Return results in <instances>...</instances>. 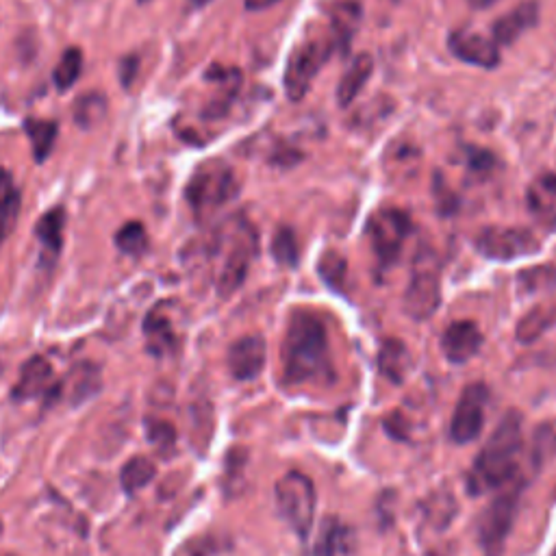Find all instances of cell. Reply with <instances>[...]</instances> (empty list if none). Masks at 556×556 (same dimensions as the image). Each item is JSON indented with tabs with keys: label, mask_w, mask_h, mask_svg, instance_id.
Listing matches in <instances>:
<instances>
[{
	"label": "cell",
	"mask_w": 556,
	"mask_h": 556,
	"mask_svg": "<svg viewBox=\"0 0 556 556\" xmlns=\"http://www.w3.org/2000/svg\"><path fill=\"white\" fill-rule=\"evenodd\" d=\"M331 370L328 333L318 313L298 309L287 322L283 339V376L289 385L318 381Z\"/></svg>",
	"instance_id": "obj_1"
},
{
	"label": "cell",
	"mask_w": 556,
	"mask_h": 556,
	"mask_svg": "<svg viewBox=\"0 0 556 556\" xmlns=\"http://www.w3.org/2000/svg\"><path fill=\"white\" fill-rule=\"evenodd\" d=\"M522 441V415L517 411L504 413L467 474V489L472 496L487 494V491L502 489L511 483L517 472V461H520Z\"/></svg>",
	"instance_id": "obj_2"
},
{
	"label": "cell",
	"mask_w": 556,
	"mask_h": 556,
	"mask_svg": "<svg viewBox=\"0 0 556 556\" xmlns=\"http://www.w3.org/2000/svg\"><path fill=\"white\" fill-rule=\"evenodd\" d=\"M239 183L233 168L220 159H209L194 170L185 187V200L198 222L216 216L237 196Z\"/></svg>",
	"instance_id": "obj_3"
},
{
	"label": "cell",
	"mask_w": 556,
	"mask_h": 556,
	"mask_svg": "<svg viewBox=\"0 0 556 556\" xmlns=\"http://www.w3.org/2000/svg\"><path fill=\"white\" fill-rule=\"evenodd\" d=\"M274 502L283 522L302 541H307L315 520V507H318L313 480L296 470L283 474L274 485Z\"/></svg>",
	"instance_id": "obj_4"
},
{
	"label": "cell",
	"mask_w": 556,
	"mask_h": 556,
	"mask_svg": "<svg viewBox=\"0 0 556 556\" xmlns=\"http://www.w3.org/2000/svg\"><path fill=\"white\" fill-rule=\"evenodd\" d=\"M333 46L335 44L331 35H309L292 50L283 79L289 100L298 103V100L309 94L315 77H318V72L331 57Z\"/></svg>",
	"instance_id": "obj_5"
},
{
	"label": "cell",
	"mask_w": 556,
	"mask_h": 556,
	"mask_svg": "<svg viewBox=\"0 0 556 556\" xmlns=\"http://www.w3.org/2000/svg\"><path fill=\"white\" fill-rule=\"evenodd\" d=\"M402 305L404 313L415 322H424L437 313L441 305V276L439 265L433 259V255L422 252V255L417 257Z\"/></svg>",
	"instance_id": "obj_6"
},
{
	"label": "cell",
	"mask_w": 556,
	"mask_h": 556,
	"mask_svg": "<svg viewBox=\"0 0 556 556\" xmlns=\"http://www.w3.org/2000/svg\"><path fill=\"white\" fill-rule=\"evenodd\" d=\"M522 485H515L500 491V494L489 502V507L478 517V539L487 556H500L504 543L513 528V520L520 504Z\"/></svg>",
	"instance_id": "obj_7"
},
{
	"label": "cell",
	"mask_w": 556,
	"mask_h": 556,
	"mask_svg": "<svg viewBox=\"0 0 556 556\" xmlns=\"http://www.w3.org/2000/svg\"><path fill=\"white\" fill-rule=\"evenodd\" d=\"M476 248L483 257L494 261H515L535 255L539 239L522 226H487L476 235Z\"/></svg>",
	"instance_id": "obj_8"
},
{
	"label": "cell",
	"mask_w": 556,
	"mask_h": 556,
	"mask_svg": "<svg viewBox=\"0 0 556 556\" xmlns=\"http://www.w3.org/2000/svg\"><path fill=\"white\" fill-rule=\"evenodd\" d=\"M257 252V233L248 222H242L233 233V242L226 252L224 263L218 274V294L231 298L244 285L250 263Z\"/></svg>",
	"instance_id": "obj_9"
},
{
	"label": "cell",
	"mask_w": 556,
	"mask_h": 556,
	"mask_svg": "<svg viewBox=\"0 0 556 556\" xmlns=\"http://www.w3.org/2000/svg\"><path fill=\"white\" fill-rule=\"evenodd\" d=\"M411 231V220L407 213L396 207H385L372 213L368 222V237L374 255L383 263H391L400 257L402 246Z\"/></svg>",
	"instance_id": "obj_10"
},
{
	"label": "cell",
	"mask_w": 556,
	"mask_h": 556,
	"mask_svg": "<svg viewBox=\"0 0 556 556\" xmlns=\"http://www.w3.org/2000/svg\"><path fill=\"white\" fill-rule=\"evenodd\" d=\"M487 402H489L487 385L472 383L463 389L450 422V437L457 441V444H470V441L478 439L480 433H483Z\"/></svg>",
	"instance_id": "obj_11"
},
{
	"label": "cell",
	"mask_w": 556,
	"mask_h": 556,
	"mask_svg": "<svg viewBox=\"0 0 556 556\" xmlns=\"http://www.w3.org/2000/svg\"><path fill=\"white\" fill-rule=\"evenodd\" d=\"M265 359H268L265 339L261 335H246L229 348L226 365L237 381H255L265 368Z\"/></svg>",
	"instance_id": "obj_12"
},
{
	"label": "cell",
	"mask_w": 556,
	"mask_h": 556,
	"mask_svg": "<svg viewBox=\"0 0 556 556\" xmlns=\"http://www.w3.org/2000/svg\"><path fill=\"white\" fill-rule=\"evenodd\" d=\"M100 387H103V376H100L98 365L79 363L77 368H72V372H68V376L50 391L48 400H66L72 407H77V404L94 398Z\"/></svg>",
	"instance_id": "obj_13"
},
{
	"label": "cell",
	"mask_w": 556,
	"mask_h": 556,
	"mask_svg": "<svg viewBox=\"0 0 556 556\" xmlns=\"http://www.w3.org/2000/svg\"><path fill=\"white\" fill-rule=\"evenodd\" d=\"M480 346H483V333L472 320L452 322L441 335V352L450 363L457 365L474 359Z\"/></svg>",
	"instance_id": "obj_14"
},
{
	"label": "cell",
	"mask_w": 556,
	"mask_h": 556,
	"mask_svg": "<svg viewBox=\"0 0 556 556\" xmlns=\"http://www.w3.org/2000/svg\"><path fill=\"white\" fill-rule=\"evenodd\" d=\"M452 55L478 68H496L500 63L498 44L474 31H454L448 40Z\"/></svg>",
	"instance_id": "obj_15"
},
{
	"label": "cell",
	"mask_w": 556,
	"mask_h": 556,
	"mask_svg": "<svg viewBox=\"0 0 556 556\" xmlns=\"http://www.w3.org/2000/svg\"><path fill=\"white\" fill-rule=\"evenodd\" d=\"M63 226H66V211L63 207L48 209L40 222L35 224V237L40 244V265L42 268H53L61 255L63 246Z\"/></svg>",
	"instance_id": "obj_16"
},
{
	"label": "cell",
	"mask_w": 556,
	"mask_h": 556,
	"mask_svg": "<svg viewBox=\"0 0 556 556\" xmlns=\"http://www.w3.org/2000/svg\"><path fill=\"white\" fill-rule=\"evenodd\" d=\"M539 20V7L533 0L517 5L509 14H504L494 24V40L498 46H509L520 40V37L533 29Z\"/></svg>",
	"instance_id": "obj_17"
},
{
	"label": "cell",
	"mask_w": 556,
	"mask_h": 556,
	"mask_svg": "<svg viewBox=\"0 0 556 556\" xmlns=\"http://www.w3.org/2000/svg\"><path fill=\"white\" fill-rule=\"evenodd\" d=\"M50 383H53V365L44 357H31L22 365L18 383L11 389V396L20 402L31 400L50 389Z\"/></svg>",
	"instance_id": "obj_18"
},
{
	"label": "cell",
	"mask_w": 556,
	"mask_h": 556,
	"mask_svg": "<svg viewBox=\"0 0 556 556\" xmlns=\"http://www.w3.org/2000/svg\"><path fill=\"white\" fill-rule=\"evenodd\" d=\"M144 335H146L148 350L153 352L155 357H163L166 352L174 350L176 333H174L172 318L166 313V307L159 305L146 315Z\"/></svg>",
	"instance_id": "obj_19"
},
{
	"label": "cell",
	"mask_w": 556,
	"mask_h": 556,
	"mask_svg": "<svg viewBox=\"0 0 556 556\" xmlns=\"http://www.w3.org/2000/svg\"><path fill=\"white\" fill-rule=\"evenodd\" d=\"M374 72V59L368 53L357 55V59L350 63V68L344 72L339 85H337V103L339 107H348L357 100L363 92V87L368 85Z\"/></svg>",
	"instance_id": "obj_20"
},
{
	"label": "cell",
	"mask_w": 556,
	"mask_h": 556,
	"mask_svg": "<svg viewBox=\"0 0 556 556\" xmlns=\"http://www.w3.org/2000/svg\"><path fill=\"white\" fill-rule=\"evenodd\" d=\"M22 196L9 170L0 168V244L16 229Z\"/></svg>",
	"instance_id": "obj_21"
},
{
	"label": "cell",
	"mask_w": 556,
	"mask_h": 556,
	"mask_svg": "<svg viewBox=\"0 0 556 556\" xmlns=\"http://www.w3.org/2000/svg\"><path fill=\"white\" fill-rule=\"evenodd\" d=\"M24 133H27L31 148H33V159L37 163H44L53 148L57 144L59 135V124L55 120H40V118H29L24 120Z\"/></svg>",
	"instance_id": "obj_22"
},
{
	"label": "cell",
	"mask_w": 556,
	"mask_h": 556,
	"mask_svg": "<svg viewBox=\"0 0 556 556\" xmlns=\"http://www.w3.org/2000/svg\"><path fill=\"white\" fill-rule=\"evenodd\" d=\"M409 368V350L400 339H385L378 350V370L391 383L400 385Z\"/></svg>",
	"instance_id": "obj_23"
},
{
	"label": "cell",
	"mask_w": 556,
	"mask_h": 556,
	"mask_svg": "<svg viewBox=\"0 0 556 556\" xmlns=\"http://www.w3.org/2000/svg\"><path fill=\"white\" fill-rule=\"evenodd\" d=\"M361 16V7L355 0H341V3L333 9V20H331V37L333 44H341V48H348L352 35L357 31Z\"/></svg>",
	"instance_id": "obj_24"
},
{
	"label": "cell",
	"mask_w": 556,
	"mask_h": 556,
	"mask_svg": "<svg viewBox=\"0 0 556 556\" xmlns=\"http://www.w3.org/2000/svg\"><path fill=\"white\" fill-rule=\"evenodd\" d=\"M554 324H556V307L539 305L524 315L520 324H517L515 335L522 344H533V341H537Z\"/></svg>",
	"instance_id": "obj_25"
},
{
	"label": "cell",
	"mask_w": 556,
	"mask_h": 556,
	"mask_svg": "<svg viewBox=\"0 0 556 556\" xmlns=\"http://www.w3.org/2000/svg\"><path fill=\"white\" fill-rule=\"evenodd\" d=\"M107 116V98L100 92H90L81 94L74 103V122H77L81 129L90 131L94 126L105 120Z\"/></svg>",
	"instance_id": "obj_26"
},
{
	"label": "cell",
	"mask_w": 556,
	"mask_h": 556,
	"mask_svg": "<svg viewBox=\"0 0 556 556\" xmlns=\"http://www.w3.org/2000/svg\"><path fill=\"white\" fill-rule=\"evenodd\" d=\"M157 474V465L148 457H133L122 465L120 472V485L126 494H135V491L144 489L150 480Z\"/></svg>",
	"instance_id": "obj_27"
},
{
	"label": "cell",
	"mask_w": 556,
	"mask_h": 556,
	"mask_svg": "<svg viewBox=\"0 0 556 556\" xmlns=\"http://www.w3.org/2000/svg\"><path fill=\"white\" fill-rule=\"evenodd\" d=\"M348 539H350L348 528L339 520H335V517H326L320 530L318 543H315L313 556H339Z\"/></svg>",
	"instance_id": "obj_28"
},
{
	"label": "cell",
	"mask_w": 556,
	"mask_h": 556,
	"mask_svg": "<svg viewBox=\"0 0 556 556\" xmlns=\"http://www.w3.org/2000/svg\"><path fill=\"white\" fill-rule=\"evenodd\" d=\"M83 70V53L79 48H68L63 50V55L57 63V68L53 72V81L57 85L59 92H66L70 87L77 83Z\"/></svg>",
	"instance_id": "obj_29"
},
{
	"label": "cell",
	"mask_w": 556,
	"mask_h": 556,
	"mask_svg": "<svg viewBox=\"0 0 556 556\" xmlns=\"http://www.w3.org/2000/svg\"><path fill=\"white\" fill-rule=\"evenodd\" d=\"M116 246L129 257L144 255L148 248V233L142 222H126L116 233Z\"/></svg>",
	"instance_id": "obj_30"
},
{
	"label": "cell",
	"mask_w": 556,
	"mask_h": 556,
	"mask_svg": "<svg viewBox=\"0 0 556 556\" xmlns=\"http://www.w3.org/2000/svg\"><path fill=\"white\" fill-rule=\"evenodd\" d=\"M318 270H320V276H322V281L328 285V287H333V289H341L346 283V274H348V265H346V259L339 255V252L335 250H326L320 263H318Z\"/></svg>",
	"instance_id": "obj_31"
},
{
	"label": "cell",
	"mask_w": 556,
	"mask_h": 556,
	"mask_svg": "<svg viewBox=\"0 0 556 556\" xmlns=\"http://www.w3.org/2000/svg\"><path fill=\"white\" fill-rule=\"evenodd\" d=\"M272 255L274 259L287 265V268H292L298 261V239L294 235V231L289 229V226H281V229H276L274 239H272Z\"/></svg>",
	"instance_id": "obj_32"
},
{
	"label": "cell",
	"mask_w": 556,
	"mask_h": 556,
	"mask_svg": "<svg viewBox=\"0 0 556 556\" xmlns=\"http://www.w3.org/2000/svg\"><path fill=\"white\" fill-rule=\"evenodd\" d=\"M528 205L535 211H548L556 205V176L543 174L528 189Z\"/></svg>",
	"instance_id": "obj_33"
},
{
	"label": "cell",
	"mask_w": 556,
	"mask_h": 556,
	"mask_svg": "<svg viewBox=\"0 0 556 556\" xmlns=\"http://www.w3.org/2000/svg\"><path fill=\"white\" fill-rule=\"evenodd\" d=\"M148 441L153 444L161 454H170L176 444V431L174 426L166 420H153L146 426Z\"/></svg>",
	"instance_id": "obj_34"
},
{
	"label": "cell",
	"mask_w": 556,
	"mask_h": 556,
	"mask_svg": "<svg viewBox=\"0 0 556 556\" xmlns=\"http://www.w3.org/2000/svg\"><path fill=\"white\" fill-rule=\"evenodd\" d=\"M520 283L528 289V292L556 287V265H539V268H530L520 274Z\"/></svg>",
	"instance_id": "obj_35"
},
{
	"label": "cell",
	"mask_w": 556,
	"mask_h": 556,
	"mask_svg": "<svg viewBox=\"0 0 556 556\" xmlns=\"http://www.w3.org/2000/svg\"><path fill=\"white\" fill-rule=\"evenodd\" d=\"M137 74H139V59L135 55H129V57H124L120 61V83L129 90V87L133 85V81L137 79Z\"/></svg>",
	"instance_id": "obj_36"
},
{
	"label": "cell",
	"mask_w": 556,
	"mask_h": 556,
	"mask_svg": "<svg viewBox=\"0 0 556 556\" xmlns=\"http://www.w3.org/2000/svg\"><path fill=\"white\" fill-rule=\"evenodd\" d=\"M278 0H246V9L250 11H263L272 5H276Z\"/></svg>",
	"instance_id": "obj_37"
},
{
	"label": "cell",
	"mask_w": 556,
	"mask_h": 556,
	"mask_svg": "<svg viewBox=\"0 0 556 556\" xmlns=\"http://www.w3.org/2000/svg\"><path fill=\"white\" fill-rule=\"evenodd\" d=\"M467 3H470L474 9H487L491 5H496L498 0H467Z\"/></svg>",
	"instance_id": "obj_38"
},
{
	"label": "cell",
	"mask_w": 556,
	"mask_h": 556,
	"mask_svg": "<svg viewBox=\"0 0 556 556\" xmlns=\"http://www.w3.org/2000/svg\"><path fill=\"white\" fill-rule=\"evenodd\" d=\"M192 3H194L196 7H205V5L211 3V0H192Z\"/></svg>",
	"instance_id": "obj_39"
},
{
	"label": "cell",
	"mask_w": 556,
	"mask_h": 556,
	"mask_svg": "<svg viewBox=\"0 0 556 556\" xmlns=\"http://www.w3.org/2000/svg\"><path fill=\"white\" fill-rule=\"evenodd\" d=\"M0 533H3V522H0Z\"/></svg>",
	"instance_id": "obj_40"
},
{
	"label": "cell",
	"mask_w": 556,
	"mask_h": 556,
	"mask_svg": "<svg viewBox=\"0 0 556 556\" xmlns=\"http://www.w3.org/2000/svg\"><path fill=\"white\" fill-rule=\"evenodd\" d=\"M139 3H146V0H139Z\"/></svg>",
	"instance_id": "obj_41"
}]
</instances>
